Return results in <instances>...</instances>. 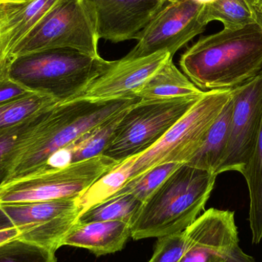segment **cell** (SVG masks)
I'll return each mask as SVG.
<instances>
[{
	"mask_svg": "<svg viewBox=\"0 0 262 262\" xmlns=\"http://www.w3.org/2000/svg\"><path fill=\"white\" fill-rule=\"evenodd\" d=\"M232 90L205 92L191 110L157 143L115 166L77 198L80 213L110 198L129 181L158 165L187 163L201 147L232 96Z\"/></svg>",
	"mask_w": 262,
	"mask_h": 262,
	"instance_id": "cell-1",
	"label": "cell"
},
{
	"mask_svg": "<svg viewBox=\"0 0 262 262\" xmlns=\"http://www.w3.org/2000/svg\"><path fill=\"white\" fill-rule=\"evenodd\" d=\"M0 262H57L55 252L19 238L0 245Z\"/></svg>",
	"mask_w": 262,
	"mask_h": 262,
	"instance_id": "cell-26",
	"label": "cell"
},
{
	"mask_svg": "<svg viewBox=\"0 0 262 262\" xmlns=\"http://www.w3.org/2000/svg\"><path fill=\"white\" fill-rule=\"evenodd\" d=\"M182 165L183 163H167L158 165L144 173L127 181L111 197L132 195L139 201L144 203L161 186L162 183Z\"/></svg>",
	"mask_w": 262,
	"mask_h": 262,
	"instance_id": "cell-25",
	"label": "cell"
},
{
	"mask_svg": "<svg viewBox=\"0 0 262 262\" xmlns=\"http://www.w3.org/2000/svg\"><path fill=\"white\" fill-rule=\"evenodd\" d=\"M19 234V231L15 227L0 230V245L7 243L14 238H18Z\"/></svg>",
	"mask_w": 262,
	"mask_h": 262,
	"instance_id": "cell-29",
	"label": "cell"
},
{
	"mask_svg": "<svg viewBox=\"0 0 262 262\" xmlns=\"http://www.w3.org/2000/svg\"><path fill=\"white\" fill-rule=\"evenodd\" d=\"M32 1L34 0H0V4H20Z\"/></svg>",
	"mask_w": 262,
	"mask_h": 262,
	"instance_id": "cell-32",
	"label": "cell"
},
{
	"mask_svg": "<svg viewBox=\"0 0 262 262\" xmlns=\"http://www.w3.org/2000/svg\"><path fill=\"white\" fill-rule=\"evenodd\" d=\"M6 61L8 74L13 81L58 103L83 97L115 62L72 49H46Z\"/></svg>",
	"mask_w": 262,
	"mask_h": 262,
	"instance_id": "cell-4",
	"label": "cell"
},
{
	"mask_svg": "<svg viewBox=\"0 0 262 262\" xmlns=\"http://www.w3.org/2000/svg\"><path fill=\"white\" fill-rule=\"evenodd\" d=\"M233 101L232 96L206 134L201 147L186 163L217 176L229 143Z\"/></svg>",
	"mask_w": 262,
	"mask_h": 262,
	"instance_id": "cell-20",
	"label": "cell"
},
{
	"mask_svg": "<svg viewBox=\"0 0 262 262\" xmlns=\"http://www.w3.org/2000/svg\"><path fill=\"white\" fill-rule=\"evenodd\" d=\"M143 203L132 195L111 197L78 215L77 223L122 221L131 224Z\"/></svg>",
	"mask_w": 262,
	"mask_h": 262,
	"instance_id": "cell-22",
	"label": "cell"
},
{
	"mask_svg": "<svg viewBox=\"0 0 262 262\" xmlns=\"http://www.w3.org/2000/svg\"><path fill=\"white\" fill-rule=\"evenodd\" d=\"M58 0H34L20 4H0V61L6 59L18 41Z\"/></svg>",
	"mask_w": 262,
	"mask_h": 262,
	"instance_id": "cell-16",
	"label": "cell"
},
{
	"mask_svg": "<svg viewBox=\"0 0 262 262\" xmlns=\"http://www.w3.org/2000/svg\"><path fill=\"white\" fill-rule=\"evenodd\" d=\"M186 231V246L179 262H255L239 246L235 212L211 209Z\"/></svg>",
	"mask_w": 262,
	"mask_h": 262,
	"instance_id": "cell-11",
	"label": "cell"
},
{
	"mask_svg": "<svg viewBox=\"0 0 262 262\" xmlns=\"http://www.w3.org/2000/svg\"><path fill=\"white\" fill-rule=\"evenodd\" d=\"M204 3L196 0H169L139 35L135 47L124 59H136L157 52H168L172 57L207 24L203 20Z\"/></svg>",
	"mask_w": 262,
	"mask_h": 262,
	"instance_id": "cell-9",
	"label": "cell"
},
{
	"mask_svg": "<svg viewBox=\"0 0 262 262\" xmlns=\"http://www.w3.org/2000/svg\"><path fill=\"white\" fill-rule=\"evenodd\" d=\"M186 246V231L157 238L152 258L147 262H179Z\"/></svg>",
	"mask_w": 262,
	"mask_h": 262,
	"instance_id": "cell-27",
	"label": "cell"
},
{
	"mask_svg": "<svg viewBox=\"0 0 262 262\" xmlns=\"http://www.w3.org/2000/svg\"><path fill=\"white\" fill-rule=\"evenodd\" d=\"M139 100L137 97L110 101H92L80 98L55 104L49 111L39 135L18 159L7 183L39 172L57 151L128 108Z\"/></svg>",
	"mask_w": 262,
	"mask_h": 262,
	"instance_id": "cell-5",
	"label": "cell"
},
{
	"mask_svg": "<svg viewBox=\"0 0 262 262\" xmlns=\"http://www.w3.org/2000/svg\"><path fill=\"white\" fill-rule=\"evenodd\" d=\"M57 104L59 103L55 100L33 92L0 104V130L19 125L41 111Z\"/></svg>",
	"mask_w": 262,
	"mask_h": 262,
	"instance_id": "cell-24",
	"label": "cell"
},
{
	"mask_svg": "<svg viewBox=\"0 0 262 262\" xmlns=\"http://www.w3.org/2000/svg\"><path fill=\"white\" fill-rule=\"evenodd\" d=\"M196 1L200 2V3H204V4H206V3H211V2L214 1V0H196Z\"/></svg>",
	"mask_w": 262,
	"mask_h": 262,
	"instance_id": "cell-34",
	"label": "cell"
},
{
	"mask_svg": "<svg viewBox=\"0 0 262 262\" xmlns=\"http://www.w3.org/2000/svg\"><path fill=\"white\" fill-rule=\"evenodd\" d=\"M183 73L203 92L232 90L262 71V29L255 21L202 37L182 55Z\"/></svg>",
	"mask_w": 262,
	"mask_h": 262,
	"instance_id": "cell-2",
	"label": "cell"
},
{
	"mask_svg": "<svg viewBox=\"0 0 262 262\" xmlns=\"http://www.w3.org/2000/svg\"><path fill=\"white\" fill-rule=\"evenodd\" d=\"M249 4H250L252 12H253L254 18H255V21H256V23L261 26L262 29V12H259L258 9H255V8L250 3H249Z\"/></svg>",
	"mask_w": 262,
	"mask_h": 262,
	"instance_id": "cell-31",
	"label": "cell"
},
{
	"mask_svg": "<svg viewBox=\"0 0 262 262\" xmlns=\"http://www.w3.org/2000/svg\"><path fill=\"white\" fill-rule=\"evenodd\" d=\"M170 56L168 52H157L144 58L115 61L110 69L92 83L81 98L110 101L136 97L135 92Z\"/></svg>",
	"mask_w": 262,
	"mask_h": 262,
	"instance_id": "cell-14",
	"label": "cell"
},
{
	"mask_svg": "<svg viewBox=\"0 0 262 262\" xmlns=\"http://www.w3.org/2000/svg\"><path fill=\"white\" fill-rule=\"evenodd\" d=\"M130 237V224L126 222L75 223L63 239L62 246L83 248L99 257L122 250Z\"/></svg>",
	"mask_w": 262,
	"mask_h": 262,
	"instance_id": "cell-15",
	"label": "cell"
},
{
	"mask_svg": "<svg viewBox=\"0 0 262 262\" xmlns=\"http://www.w3.org/2000/svg\"><path fill=\"white\" fill-rule=\"evenodd\" d=\"M246 179L250 198L249 223L252 244L262 240V126L252 158L242 172Z\"/></svg>",
	"mask_w": 262,
	"mask_h": 262,
	"instance_id": "cell-21",
	"label": "cell"
},
{
	"mask_svg": "<svg viewBox=\"0 0 262 262\" xmlns=\"http://www.w3.org/2000/svg\"><path fill=\"white\" fill-rule=\"evenodd\" d=\"M232 98L230 136L217 176L229 171L242 173L252 158L262 126V71L232 89Z\"/></svg>",
	"mask_w": 262,
	"mask_h": 262,
	"instance_id": "cell-12",
	"label": "cell"
},
{
	"mask_svg": "<svg viewBox=\"0 0 262 262\" xmlns=\"http://www.w3.org/2000/svg\"><path fill=\"white\" fill-rule=\"evenodd\" d=\"M203 95L139 100L126 111L102 155L119 164L144 152L185 116Z\"/></svg>",
	"mask_w": 262,
	"mask_h": 262,
	"instance_id": "cell-6",
	"label": "cell"
},
{
	"mask_svg": "<svg viewBox=\"0 0 262 262\" xmlns=\"http://www.w3.org/2000/svg\"><path fill=\"white\" fill-rule=\"evenodd\" d=\"M99 38L113 43L137 39L169 0H81Z\"/></svg>",
	"mask_w": 262,
	"mask_h": 262,
	"instance_id": "cell-13",
	"label": "cell"
},
{
	"mask_svg": "<svg viewBox=\"0 0 262 262\" xmlns=\"http://www.w3.org/2000/svg\"><path fill=\"white\" fill-rule=\"evenodd\" d=\"M13 227H15L13 223L11 221L7 214L4 212V210L0 206V230L10 229V228Z\"/></svg>",
	"mask_w": 262,
	"mask_h": 262,
	"instance_id": "cell-30",
	"label": "cell"
},
{
	"mask_svg": "<svg viewBox=\"0 0 262 262\" xmlns=\"http://www.w3.org/2000/svg\"><path fill=\"white\" fill-rule=\"evenodd\" d=\"M118 163L98 156L0 186V204L78 198Z\"/></svg>",
	"mask_w": 262,
	"mask_h": 262,
	"instance_id": "cell-8",
	"label": "cell"
},
{
	"mask_svg": "<svg viewBox=\"0 0 262 262\" xmlns=\"http://www.w3.org/2000/svg\"><path fill=\"white\" fill-rule=\"evenodd\" d=\"M128 108L114 115L102 124L83 134L69 146L57 151L37 173L60 169L72 163L102 155L118 123Z\"/></svg>",
	"mask_w": 262,
	"mask_h": 262,
	"instance_id": "cell-17",
	"label": "cell"
},
{
	"mask_svg": "<svg viewBox=\"0 0 262 262\" xmlns=\"http://www.w3.org/2000/svg\"><path fill=\"white\" fill-rule=\"evenodd\" d=\"M77 198L33 203H3L18 238L56 252L79 215Z\"/></svg>",
	"mask_w": 262,
	"mask_h": 262,
	"instance_id": "cell-10",
	"label": "cell"
},
{
	"mask_svg": "<svg viewBox=\"0 0 262 262\" xmlns=\"http://www.w3.org/2000/svg\"><path fill=\"white\" fill-rule=\"evenodd\" d=\"M29 93L31 92L9 77L7 61H0V104L16 99Z\"/></svg>",
	"mask_w": 262,
	"mask_h": 262,
	"instance_id": "cell-28",
	"label": "cell"
},
{
	"mask_svg": "<svg viewBox=\"0 0 262 262\" xmlns=\"http://www.w3.org/2000/svg\"><path fill=\"white\" fill-rule=\"evenodd\" d=\"M216 177L182 165L143 203L131 222V238H157L187 229L204 210Z\"/></svg>",
	"mask_w": 262,
	"mask_h": 262,
	"instance_id": "cell-3",
	"label": "cell"
},
{
	"mask_svg": "<svg viewBox=\"0 0 262 262\" xmlns=\"http://www.w3.org/2000/svg\"><path fill=\"white\" fill-rule=\"evenodd\" d=\"M202 16L206 24L220 21L227 29H239L255 23L248 0H214L205 4Z\"/></svg>",
	"mask_w": 262,
	"mask_h": 262,
	"instance_id": "cell-23",
	"label": "cell"
},
{
	"mask_svg": "<svg viewBox=\"0 0 262 262\" xmlns=\"http://www.w3.org/2000/svg\"><path fill=\"white\" fill-rule=\"evenodd\" d=\"M52 107L41 111L19 125L0 130V186L7 183L18 159L39 135Z\"/></svg>",
	"mask_w": 262,
	"mask_h": 262,
	"instance_id": "cell-18",
	"label": "cell"
},
{
	"mask_svg": "<svg viewBox=\"0 0 262 262\" xmlns=\"http://www.w3.org/2000/svg\"><path fill=\"white\" fill-rule=\"evenodd\" d=\"M255 9L262 12V0H248Z\"/></svg>",
	"mask_w": 262,
	"mask_h": 262,
	"instance_id": "cell-33",
	"label": "cell"
},
{
	"mask_svg": "<svg viewBox=\"0 0 262 262\" xmlns=\"http://www.w3.org/2000/svg\"><path fill=\"white\" fill-rule=\"evenodd\" d=\"M99 39L81 0H58L5 60L52 49H75L98 57Z\"/></svg>",
	"mask_w": 262,
	"mask_h": 262,
	"instance_id": "cell-7",
	"label": "cell"
},
{
	"mask_svg": "<svg viewBox=\"0 0 262 262\" xmlns=\"http://www.w3.org/2000/svg\"><path fill=\"white\" fill-rule=\"evenodd\" d=\"M170 56L135 92L143 100L172 99L201 96L204 92L196 87L185 74L182 73Z\"/></svg>",
	"mask_w": 262,
	"mask_h": 262,
	"instance_id": "cell-19",
	"label": "cell"
}]
</instances>
